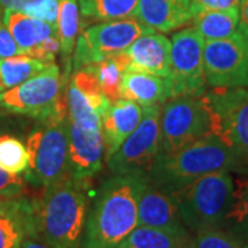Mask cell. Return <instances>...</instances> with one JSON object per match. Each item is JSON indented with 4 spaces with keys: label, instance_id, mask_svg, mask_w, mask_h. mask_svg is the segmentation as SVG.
Here are the masks:
<instances>
[{
    "label": "cell",
    "instance_id": "9c48e42d",
    "mask_svg": "<svg viewBox=\"0 0 248 248\" xmlns=\"http://www.w3.org/2000/svg\"><path fill=\"white\" fill-rule=\"evenodd\" d=\"M211 134L219 137L248 166V87L205 90Z\"/></svg>",
    "mask_w": 248,
    "mask_h": 248
},
{
    "label": "cell",
    "instance_id": "4fadbf2b",
    "mask_svg": "<svg viewBox=\"0 0 248 248\" xmlns=\"http://www.w3.org/2000/svg\"><path fill=\"white\" fill-rule=\"evenodd\" d=\"M104 166L101 116L68 117V171L69 177L89 181Z\"/></svg>",
    "mask_w": 248,
    "mask_h": 248
},
{
    "label": "cell",
    "instance_id": "9a60e30c",
    "mask_svg": "<svg viewBox=\"0 0 248 248\" xmlns=\"http://www.w3.org/2000/svg\"><path fill=\"white\" fill-rule=\"evenodd\" d=\"M125 54L130 61L128 71L145 72L166 79L170 76L171 40L164 33L152 29L140 36Z\"/></svg>",
    "mask_w": 248,
    "mask_h": 248
},
{
    "label": "cell",
    "instance_id": "ba28073f",
    "mask_svg": "<svg viewBox=\"0 0 248 248\" xmlns=\"http://www.w3.org/2000/svg\"><path fill=\"white\" fill-rule=\"evenodd\" d=\"M152 31L137 18L98 22L80 29L72 54V72L124 53L143 33Z\"/></svg>",
    "mask_w": 248,
    "mask_h": 248
},
{
    "label": "cell",
    "instance_id": "e575fe53",
    "mask_svg": "<svg viewBox=\"0 0 248 248\" xmlns=\"http://www.w3.org/2000/svg\"><path fill=\"white\" fill-rule=\"evenodd\" d=\"M239 32L248 39V0L239 3Z\"/></svg>",
    "mask_w": 248,
    "mask_h": 248
},
{
    "label": "cell",
    "instance_id": "cb8c5ba5",
    "mask_svg": "<svg viewBox=\"0 0 248 248\" xmlns=\"http://www.w3.org/2000/svg\"><path fill=\"white\" fill-rule=\"evenodd\" d=\"M231 208L223 222V229L239 239L248 248V169L236 172Z\"/></svg>",
    "mask_w": 248,
    "mask_h": 248
},
{
    "label": "cell",
    "instance_id": "d6986e66",
    "mask_svg": "<svg viewBox=\"0 0 248 248\" xmlns=\"http://www.w3.org/2000/svg\"><path fill=\"white\" fill-rule=\"evenodd\" d=\"M120 98L135 102L142 108L166 102L171 98L169 78L166 79L145 72L127 71L122 80Z\"/></svg>",
    "mask_w": 248,
    "mask_h": 248
},
{
    "label": "cell",
    "instance_id": "7a4b0ae2",
    "mask_svg": "<svg viewBox=\"0 0 248 248\" xmlns=\"http://www.w3.org/2000/svg\"><path fill=\"white\" fill-rule=\"evenodd\" d=\"M35 233L51 248H81L89 215L90 182L68 177L32 199Z\"/></svg>",
    "mask_w": 248,
    "mask_h": 248
},
{
    "label": "cell",
    "instance_id": "4dcf8cb0",
    "mask_svg": "<svg viewBox=\"0 0 248 248\" xmlns=\"http://www.w3.org/2000/svg\"><path fill=\"white\" fill-rule=\"evenodd\" d=\"M25 179L21 175L11 174L0 167V199H11L22 196Z\"/></svg>",
    "mask_w": 248,
    "mask_h": 248
},
{
    "label": "cell",
    "instance_id": "484cf974",
    "mask_svg": "<svg viewBox=\"0 0 248 248\" xmlns=\"http://www.w3.org/2000/svg\"><path fill=\"white\" fill-rule=\"evenodd\" d=\"M89 66V65H87ZM97 76L99 87L104 95L109 99L110 104L120 99V86L125 72L130 68V61L125 51L112 55L102 61L90 65Z\"/></svg>",
    "mask_w": 248,
    "mask_h": 248
},
{
    "label": "cell",
    "instance_id": "ac0fdd59",
    "mask_svg": "<svg viewBox=\"0 0 248 248\" xmlns=\"http://www.w3.org/2000/svg\"><path fill=\"white\" fill-rule=\"evenodd\" d=\"M32 233H35L32 199L25 196L0 199V248H19Z\"/></svg>",
    "mask_w": 248,
    "mask_h": 248
},
{
    "label": "cell",
    "instance_id": "44dd1931",
    "mask_svg": "<svg viewBox=\"0 0 248 248\" xmlns=\"http://www.w3.org/2000/svg\"><path fill=\"white\" fill-rule=\"evenodd\" d=\"M190 24L200 33L204 42L231 37L239 32V7L213 10L193 4Z\"/></svg>",
    "mask_w": 248,
    "mask_h": 248
},
{
    "label": "cell",
    "instance_id": "1f68e13d",
    "mask_svg": "<svg viewBox=\"0 0 248 248\" xmlns=\"http://www.w3.org/2000/svg\"><path fill=\"white\" fill-rule=\"evenodd\" d=\"M22 50L18 47L17 42L14 40L13 35L10 33L9 28L0 19V60L10 58L16 55H22Z\"/></svg>",
    "mask_w": 248,
    "mask_h": 248
},
{
    "label": "cell",
    "instance_id": "e0dca14e",
    "mask_svg": "<svg viewBox=\"0 0 248 248\" xmlns=\"http://www.w3.org/2000/svg\"><path fill=\"white\" fill-rule=\"evenodd\" d=\"M143 108L128 99L120 98L110 104L101 116V131L104 141L105 160L115 153L125 138L133 133L141 122Z\"/></svg>",
    "mask_w": 248,
    "mask_h": 248
},
{
    "label": "cell",
    "instance_id": "d590c367",
    "mask_svg": "<svg viewBox=\"0 0 248 248\" xmlns=\"http://www.w3.org/2000/svg\"><path fill=\"white\" fill-rule=\"evenodd\" d=\"M19 248H51V247H50V246H47L42 239H39L35 233H32V234H29V236H27V237L24 239V241H22V244H21V247Z\"/></svg>",
    "mask_w": 248,
    "mask_h": 248
},
{
    "label": "cell",
    "instance_id": "d4e9b609",
    "mask_svg": "<svg viewBox=\"0 0 248 248\" xmlns=\"http://www.w3.org/2000/svg\"><path fill=\"white\" fill-rule=\"evenodd\" d=\"M192 236L189 231H164L138 225L117 248H185Z\"/></svg>",
    "mask_w": 248,
    "mask_h": 248
},
{
    "label": "cell",
    "instance_id": "30bf717a",
    "mask_svg": "<svg viewBox=\"0 0 248 248\" xmlns=\"http://www.w3.org/2000/svg\"><path fill=\"white\" fill-rule=\"evenodd\" d=\"M160 104L143 108L138 127L108 157L112 174H148L160 152Z\"/></svg>",
    "mask_w": 248,
    "mask_h": 248
},
{
    "label": "cell",
    "instance_id": "277c9868",
    "mask_svg": "<svg viewBox=\"0 0 248 248\" xmlns=\"http://www.w3.org/2000/svg\"><path fill=\"white\" fill-rule=\"evenodd\" d=\"M233 174L219 171L195 179L174 192L185 228L192 234L223 228L233 196Z\"/></svg>",
    "mask_w": 248,
    "mask_h": 248
},
{
    "label": "cell",
    "instance_id": "f1b7e54d",
    "mask_svg": "<svg viewBox=\"0 0 248 248\" xmlns=\"http://www.w3.org/2000/svg\"><path fill=\"white\" fill-rule=\"evenodd\" d=\"M185 248H246L244 244L236 239L232 233L223 229H208L199 232L192 236Z\"/></svg>",
    "mask_w": 248,
    "mask_h": 248
},
{
    "label": "cell",
    "instance_id": "7402d4cb",
    "mask_svg": "<svg viewBox=\"0 0 248 248\" xmlns=\"http://www.w3.org/2000/svg\"><path fill=\"white\" fill-rule=\"evenodd\" d=\"M60 40V54L63 60V73H72V54L80 32V10L78 0H58V16L55 22Z\"/></svg>",
    "mask_w": 248,
    "mask_h": 248
},
{
    "label": "cell",
    "instance_id": "52a82bcc",
    "mask_svg": "<svg viewBox=\"0 0 248 248\" xmlns=\"http://www.w3.org/2000/svg\"><path fill=\"white\" fill-rule=\"evenodd\" d=\"M211 134V119L202 95H181L160 108V152L170 155Z\"/></svg>",
    "mask_w": 248,
    "mask_h": 248
},
{
    "label": "cell",
    "instance_id": "f546056e",
    "mask_svg": "<svg viewBox=\"0 0 248 248\" xmlns=\"http://www.w3.org/2000/svg\"><path fill=\"white\" fill-rule=\"evenodd\" d=\"M22 13L55 27L57 16H58V0H37L35 3L29 4Z\"/></svg>",
    "mask_w": 248,
    "mask_h": 248
},
{
    "label": "cell",
    "instance_id": "603a6c76",
    "mask_svg": "<svg viewBox=\"0 0 248 248\" xmlns=\"http://www.w3.org/2000/svg\"><path fill=\"white\" fill-rule=\"evenodd\" d=\"M80 29L98 22L134 18L138 0H78Z\"/></svg>",
    "mask_w": 248,
    "mask_h": 248
},
{
    "label": "cell",
    "instance_id": "7c38bea8",
    "mask_svg": "<svg viewBox=\"0 0 248 248\" xmlns=\"http://www.w3.org/2000/svg\"><path fill=\"white\" fill-rule=\"evenodd\" d=\"M248 39L236 35L204 42L203 63L205 84L210 89L248 87Z\"/></svg>",
    "mask_w": 248,
    "mask_h": 248
},
{
    "label": "cell",
    "instance_id": "2e32d148",
    "mask_svg": "<svg viewBox=\"0 0 248 248\" xmlns=\"http://www.w3.org/2000/svg\"><path fill=\"white\" fill-rule=\"evenodd\" d=\"M192 17V0H138L134 16L142 25L164 35L185 28Z\"/></svg>",
    "mask_w": 248,
    "mask_h": 248
},
{
    "label": "cell",
    "instance_id": "3957f363",
    "mask_svg": "<svg viewBox=\"0 0 248 248\" xmlns=\"http://www.w3.org/2000/svg\"><path fill=\"white\" fill-rule=\"evenodd\" d=\"M248 166L222 141L208 134L170 155H159L146 177L152 185L174 193L207 174L240 172Z\"/></svg>",
    "mask_w": 248,
    "mask_h": 248
},
{
    "label": "cell",
    "instance_id": "83f0119b",
    "mask_svg": "<svg viewBox=\"0 0 248 248\" xmlns=\"http://www.w3.org/2000/svg\"><path fill=\"white\" fill-rule=\"evenodd\" d=\"M29 166V153L24 145L13 135H0V167L11 174L22 175Z\"/></svg>",
    "mask_w": 248,
    "mask_h": 248
},
{
    "label": "cell",
    "instance_id": "836d02e7",
    "mask_svg": "<svg viewBox=\"0 0 248 248\" xmlns=\"http://www.w3.org/2000/svg\"><path fill=\"white\" fill-rule=\"evenodd\" d=\"M37 0H0V19L3 17L4 11L14 10V11H24L29 4L35 3Z\"/></svg>",
    "mask_w": 248,
    "mask_h": 248
},
{
    "label": "cell",
    "instance_id": "d6a6232c",
    "mask_svg": "<svg viewBox=\"0 0 248 248\" xmlns=\"http://www.w3.org/2000/svg\"><path fill=\"white\" fill-rule=\"evenodd\" d=\"M192 3L204 9L226 10L239 7L240 0H192Z\"/></svg>",
    "mask_w": 248,
    "mask_h": 248
},
{
    "label": "cell",
    "instance_id": "ffe728a7",
    "mask_svg": "<svg viewBox=\"0 0 248 248\" xmlns=\"http://www.w3.org/2000/svg\"><path fill=\"white\" fill-rule=\"evenodd\" d=\"M1 21L9 28L10 33L13 35L18 47L25 55H29L46 39L57 36V31L54 25L35 17H31L21 11H14V10L4 11Z\"/></svg>",
    "mask_w": 248,
    "mask_h": 248
},
{
    "label": "cell",
    "instance_id": "5b68a950",
    "mask_svg": "<svg viewBox=\"0 0 248 248\" xmlns=\"http://www.w3.org/2000/svg\"><path fill=\"white\" fill-rule=\"evenodd\" d=\"M69 76L53 62L45 72L13 89L0 93V109L33 117L37 122H57L68 117L66 89Z\"/></svg>",
    "mask_w": 248,
    "mask_h": 248
},
{
    "label": "cell",
    "instance_id": "8d00e7d4",
    "mask_svg": "<svg viewBox=\"0 0 248 248\" xmlns=\"http://www.w3.org/2000/svg\"><path fill=\"white\" fill-rule=\"evenodd\" d=\"M247 75H248V54H247Z\"/></svg>",
    "mask_w": 248,
    "mask_h": 248
},
{
    "label": "cell",
    "instance_id": "4316f807",
    "mask_svg": "<svg viewBox=\"0 0 248 248\" xmlns=\"http://www.w3.org/2000/svg\"><path fill=\"white\" fill-rule=\"evenodd\" d=\"M51 63L39 61L25 54L0 60V93L45 72Z\"/></svg>",
    "mask_w": 248,
    "mask_h": 248
},
{
    "label": "cell",
    "instance_id": "6da1fadb",
    "mask_svg": "<svg viewBox=\"0 0 248 248\" xmlns=\"http://www.w3.org/2000/svg\"><path fill=\"white\" fill-rule=\"evenodd\" d=\"M148 177L112 174L90 204L81 248H117L138 226V200Z\"/></svg>",
    "mask_w": 248,
    "mask_h": 248
},
{
    "label": "cell",
    "instance_id": "8fae6325",
    "mask_svg": "<svg viewBox=\"0 0 248 248\" xmlns=\"http://www.w3.org/2000/svg\"><path fill=\"white\" fill-rule=\"evenodd\" d=\"M204 39L193 27L172 32L170 95H202L207 90L203 63Z\"/></svg>",
    "mask_w": 248,
    "mask_h": 248
},
{
    "label": "cell",
    "instance_id": "8992f818",
    "mask_svg": "<svg viewBox=\"0 0 248 248\" xmlns=\"http://www.w3.org/2000/svg\"><path fill=\"white\" fill-rule=\"evenodd\" d=\"M29 166L24 179L36 189L58 184L68 171V117L57 122H39L27 140Z\"/></svg>",
    "mask_w": 248,
    "mask_h": 248
},
{
    "label": "cell",
    "instance_id": "5bb4252c",
    "mask_svg": "<svg viewBox=\"0 0 248 248\" xmlns=\"http://www.w3.org/2000/svg\"><path fill=\"white\" fill-rule=\"evenodd\" d=\"M138 225L164 231H187L174 195L152 185L149 181L142 187L138 200Z\"/></svg>",
    "mask_w": 248,
    "mask_h": 248
}]
</instances>
